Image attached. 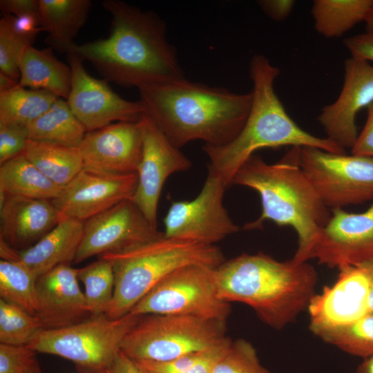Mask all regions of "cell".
<instances>
[{
    "label": "cell",
    "mask_w": 373,
    "mask_h": 373,
    "mask_svg": "<svg viewBox=\"0 0 373 373\" xmlns=\"http://www.w3.org/2000/svg\"><path fill=\"white\" fill-rule=\"evenodd\" d=\"M102 6L111 16L109 36L73 44L68 52L89 61L108 82L124 86L140 89L185 78L157 14L119 0H105Z\"/></svg>",
    "instance_id": "6da1fadb"
},
{
    "label": "cell",
    "mask_w": 373,
    "mask_h": 373,
    "mask_svg": "<svg viewBox=\"0 0 373 373\" xmlns=\"http://www.w3.org/2000/svg\"><path fill=\"white\" fill-rule=\"evenodd\" d=\"M139 92L145 114L179 149L198 140L215 146L230 142L242 128L253 99L251 91L239 94L185 78Z\"/></svg>",
    "instance_id": "7a4b0ae2"
},
{
    "label": "cell",
    "mask_w": 373,
    "mask_h": 373,
    "mask_svg": "<svg viewBox=\"0 0 373 373\" xmlns=\"http://www.w3.org/2000/svg\"><path fill=\"white\" fill-rule=\"evenodd\" d=\"M300 149L292 147L274 164L253 155L237 171L231 185L251 188L261 200L260 216L246 223L243 229H261L267 221L293 228L298 236V248L292 258L303 262L312 259L332 212L303 171Z\"/></svg>",
    "instance_id": "3957f363"
},
{
    "label": "cell",
    "mask_w": 373,
    "mask_h": 373,
    "mask_svg": "<svg viewBox=\"0 0 373 373\" xmlns=\"http://www.w3.org/2000/svg\"><path fill=\"white\" fill-rule=\"evenodd\" d=\"M317 280L308 262L279 261L262 252L242 254L215 269L219 298L247 305L265 324L278 330L307 309Z\"/></svg>",
    "instance_id": "277c9868"
},
{
    "label": "cell",
    "mask_w": 373,
    "mask_h": 373,
    "mask_svg": "<svg viewBox=\"0 0 373 373\" xmlns=\"http://www.w3.org/2000/svg\"><path fill=\"white\" fill-rule=\"evenodd\" d=\"M279 74V68L267 57L254 56L249 65L252 104L242 128L227 144H204L202 148L209 159L208 170L222 178L227 187L242 164L261 149L291 146L345 153V149L327 137L307 132L290 117L274 90V82Z\"/></svg>",
    "instance_id": "5b68a950"
},
{
    "label": "cell",
    "mask_w": 373,
    "mask_h": 373,
    "mask_svg": "<svg viewBox=\"0 0 373 373\" xmlns=\"http://www.w3.org/2000/svg\"><path fill=\"white\" fill-rule=\"evenodd\" d=\"M113 266L115 289L106 314L112 318L127 314L167 276L188 265L217 268L226 259L216 245L161 237L134 248L99 256Z\"/></svg>",
    "instance_id": "8992f818"
},
{
    "label": "cell",
    "mask_w": 373,
    "mask_h": 373,
    "mask_svg": "<svg viewBox=\"0 0 373 373\" xmlns=\"http://www.w3.org/2000/svg\"><path fill=\"white\" fill-rule=\"evenodd\" d=\"M140 316L131 312L117 318L90 316L68 327L42 329L27 346L68 359L81 373H112L122 342Z\"/></svg>",
    "instance_id": "52a82bcc"
},
{
    "label": "cell",
    "mask_w": 373,
    "mask_h": 373,
    "mask_svg": "<svg viewBox=\"0 0 373 373\" xmlns=\"http://www.w3.org/2000/svg\"><path fill=\"white\" fill-rule=\"evenodd\" d=\"M226 336V322L189 316H141L121 352L133 361H167L209 349Z\"/></svg>",
    "instance_id": "ba28073f"
},
{
    "label": "cell",
    "mask_w": 373,
    "mask_h": 373,
    "mask_svg": "<svg viewBox=\"0 0 373 373\" xmlns=\"http://www.w3.org/2000/svg\"><path fill=\"white\" fill-rule=\"evenodd\" d=\"M215 269L188 265L171 273L157 284L131 310V313L189 316L226 322L230 303L218 296Z\"/></svg>",
    "instance_id": "9c48e42d"
},
{
    "label": "cell",
    "mask_w": 373,
    "mask_h": 373,
    "mask_svg": "<svg viewBox=\"0 0 373 373\" xmlns=\"http://www.w3.org/2000/svg\"><path fill=\"white\" fill-rule=\"evenodd\" d=\"M299 164L330 210L373 201V157L302 147Z\"/></svg>",
    "instance_id": "30bf717a"
},
{
    "label": "cell",
    "mask_w": 373,
    "mask_h": 373,
    "mask_svg": "<svg viewBox=\"0 0 373 373\" xmlns=\"http://www.w3.org/2000/svg\"><path fill=\"white\" fill-rule=\"evenodd\" d=\"M227 187L208 170L203 186L191 200L174 201L164 218V236L207 245H215L239 230L223 204Z\"/></svg>",
    "instance_id": "8fae6325"
},
{
    "label": "cell",
    "mask_w": 373,
    "mask_h": 373,
    "mask_svg": "<svg viewBox=\"0 0 373 373\" xmlns=\"http://www.w3.org/2000/svg\"><path fill=\"white\" fill-rule=\"evenodd\" d=\"M68 61L72 70V84L66 101L87 132L115 122H138L145 114L140 100L124 99L111 89L106 80L92 77L76 53L68 52Z\"/></svg>",
    "instance_id": "7c38bea8"
},
{
    "label": "cell",
    "mask_w": 373,
    "mask_h": 373,
    "mask_svg": "<svg viewBox=\"0 0 373 373\" xmlns=\"http://www.w3.org/2000/svg\"><path fill=\"white\" fill-rule=\"evenodd\" d=\"M163 235L131 200H126L84 221L83 237L73 262L128 250Z\"/></svg>",
    "instance_id": "4fadbf2b"
},
{
    "label": "cell",
    "mask_w": 373,
    "mask_h": 373,
    "mask_svg": "<svg viewBox=\"0 0 373 373\" xmlns=\"http://www.w3.org/2000/svg\"><path fill=\"white\" fill-rule=\"evenodd\" d=\"M140 122L143 149L137 173V184L131 200L157 228L159 200L166 180L175 173L189 170L192 163L149 116L144 114Z\"/></svg>",
    "instance_id": "5bb4252c"
},
{
    "label": "cell",
    "mask_w": 373,
    "mask_h": 373,
    "mask_svg": "<svg viewBox=\"0 0 373 373\" xmlns=\"http://www.w3.org/2000/svg\"><path fill=\"white\" fill-rule=\"evenodd\" d=\"M312 253V259L338 269L373 260V201L361 213L331 210Z\"/></svg>",
    "instance_id": "9a60e30c"
},
{
    "label": "cell",
    "mask_w": 373,
    "mask_h": 373,
    "mask_svg": "<svg viewBox=\"0 0 373 373\" xmlns=\"http://www.w3.org/2000/svg\"><path fill=\"white\" fill-rule=\"evenodd\" d=\"M137 184V173L108 175L82 169L52 202L60 221H84L132 200Z\"/></svg>",
    "instance_id": "2e32d148"
},
{
    "label": "cell",
    "mask_w": 373,
    "mask_h": 373,
    "mask_svg": "<svg viewBox=\"0 0 373 373\" xmlns=\"http://www.w3.org/2000/svg\"><path fill=\"white\" fill-rule=\"evenodd\" d=\"M331 286L315 294L307 307L309 327L317 336L321 332L350 324L370 311V281L361 266H347Z\"/></svg>",
    "instance_id": "e0dca14e"
},
{
    "label": "cell",
    "mask_w": 373,
    "mask_h": 373,
    "mask_svg": "<svg viewBox=\"0 0 373 373\" xmlns=\"http://www.w3.org/2000/svg\"><path fill=\"white\" fill-rule=\"evenodd\" d=\"M78 147L83 169L108 175L137 173L143 149L140 122H118L87 132Z\"/></svg>",
    "instance_id": "ac0fdd59"
},
{
    "label": "cell",
    "mask_w": 373,
    "mask_h": 373,
    "mask_svg": "<svg viewBox=\"0 0 373 373\" xmlns=\"http://www.w3.org/2000/svg\"><path fill=\"white\" fill-rule=\"evenodd\" d=\"M344 82L335 102L324 106L318 120L327 138L352 149L358 137L356 115L373 103V66L351 57L345 59Z\"/></svg>",
    "instance_id": "d6986e66"
},
{
    "label": "cell",
    "mask_w": 373,
    "mask_h": 373,
    "mask_svg": "<svg viewBox=\"0 0 373 373\" xmlns=\"http://www.w3.org/2000/svg\"><path fill=\"white\" fill-rule=\"evenodd\" d=\"M37 307L35 316L43 329L68 327L90 316L77 269L61 264L40 276L37 281Z\"/></svg>",
    "instance_id": "ffe728a7"
},
{
    "label": "cell",
    "mask_w": 373,
    "mask_h": 373,
    "mask_svg": "<svg viewBox=\"0 0 373 373\" xmlns=\"http://www.w3.org/2000/svg\"><path fill=\"white\" fill-rule=\"evenodd\" d=\"M0 218V240L17 250L32 246L60 222L52 200L8 195Z\"/></svg>",
    "instance_id": "44dd1931"
},
{
    "label": "cell",
    "mask_w": 373,
    "mask_h": 373,
    "mask_svg": "<svg viewBox=\"0 0 373 373\" xmlns=\"http://www.w3.org/2000/svg\"><path fill=\"white\" fill-rule=\"evenodd\" d=\"M84 221L66 219L32 246L17 250L0 242L1 258L17 260L38 277L61 264L74 262L83 233Z\"/></svg>",
    "instance_id": "7402d4cb"
},
{
    "label": "cell",
    "mask_w": 373,
    "mask_h": 373,
    "mask_svg": "<svg viewBox=\"0 0 373 373\" xmlns=\"http://www.w3.org/2000/svg\"><path fill=\"white\" fill-rule=\"evenodd\" d=\"M19 86L35 90H44L59 98L67 99L72 84L70 65L59 60L53 48L37 49L27 47L20 59Z\"/></svg>",
    "instance_id": "603a6c76"
},
{
    "label": "cell",
    "mask_w": 373,
    "mask_h": 373,
    "mask_svg": "<svg viewBox=\"0 0 373 373\" xmlns=\"http://www.w3.org/2000/svg\"><path fill=\"white\" fill-rule=\"evenodd\" d=\"M43 31L51 47L68 52L85 23L92 6L90 0H39Z\"/></svg>",
    "instance_id": "cb8c5ba5"
},
{
    "label": "cell",
    "mask_w": 373,
    "mask_h": 373,
    "mask_svg": "<svg viewBox=\"0 0 373 373\" xmlns=\"http://www.w3.org/2000/svg\"><path fill=\"white\" fill-rule=\"evenodd\" d=\"M64 187L48 178L23 154L1 164L0 192L6 195L52 200Z\"/></svg>",
    "instance_id": "d4e9b609"
},
{
    "label": "cell",
    "mask_w": 373,
    "mask_h": 373,
    "mask_svg": "<svg viewBox=\"0 0 373 373\" xmlns=\"http://www.w3.org/2000/svg\"><path fill=\"white\" fill-rule=\"evenodd\" d=\"M23 154L48 178L62 187L84 168L78 146L28 140Z\"/></svg>",
    "instance_id": "484cf974"
},
{
    "label": "cell",
    "mask_w": 373,
    "mask_h": 373,
    "mask_svg": "<svg viewBox=\"0 0 373 373\" xmlns=\"http://www.w3.org/2000/svg\"><path fill=\"white\" fill-rule=\"evenodd\" d=\"M27 130L30 140L68 146H78L87 133L62 98L57 99Z\"/></svg>",
    "instance_id": "4316f807"
},
{
    "label": "cell",
    "mask_w": 373,
    "mask_h": 373,
    "mask_svg": "<svg viewBox=\"0 0 373 373\" xmlns=\"http://www.w3.org/2000/svg\"><path fill=\"white\" fill-rule=\"evenodd\" d=\"M372 6L373 0H315L314 27L325 37H339L364 21Z\"/></svg>",
    "instance_id": "83f0119b"
},
{
    "label": "cell",
    "mask_w": 373,
    "mask_h": 373,
    "mask_svg": "<svg viewBox=\"0 0 373 373\" xmlns=\"http://www.w3.org/2000/svg\"><path fill=\"white\" fill-rule=\"evenodd\" d=\"M59 97L44 90L19 85L0 93V123L27 127Z\"/></svg>",
    "instance_id": "f1b7e54d"
},
{
    "label": "cell",
    "mask_w": 373,
    "mask_h": 373,
    "mask_svg": "<svg viewBox=\"0 0 373 373\" xmlns=\"http://www.w3.org/2000/svg\"><path fill=\"white\" fill-rule=\"evenodd\" d=\"M38 276L17 260H0V298L35 314Z\"/></svg>",
    "instance_id": "f546056e"
},
{
    "label": "cell",
    "mask_w": 373,
    "mask_h": 373,
    "mask_svg": "<svg viewBox=\"0 0 373 373\" xmlns=\"http://www.w3.org/2000/svg\"><path fill=\"white\" fill-rule=\"evenodd\" d=\"M77 277L84 287V295L90 316L106 314L111 308L115 289L112 264L99 258L77 269Z\"/></svg>",
    "instance_id": "4dcf8cb0"
},
{
    "label": "cell",
    "mask_w": 373,
    "mask_h": 373,
    "mask_svg": "<svg viewBox=\"0 0 373 373\" xmlns=\"http://www.w3.org/2000/svg\"><path fill=\"white\" fill-rule=\"evenodd\" d=\"M231 341L227 336L209 349L171 361H133L144 373H213L216 365L228 350Z\"/></svg>",
    "instance_id": "1f68e13d"
},
{
    "label": "cell",
    "mask_w": 373,
    "mask_h": 373,
    "mask_svg": "<svg viewBox=\"0 0 373 373\" xmlns=\"http://www.w3.org/2000/svg\"><path fill=\"white\" fill-rule=\"evenodd\" d=\"M323 341L363 358L373 355V312L344 326L321 332Z\"/></svg>",
    "instance_id": "d6a6232c"
},
{
    "label": "cell",
    "mask_w": 373,
    "mask_h": 373,
    "mask_svg": "<svg viewBox=\"0 0 373 373\" xmlns=\"http://www.w3.org/2000/svg\"><path fill=\"white\" fill-rule=\"evenodd\" d=\"M42 329L35 315L0 298V343L28 345Z\"/></svg>",
    "instance_id": "836d02e7"
},
{
    "label": "cell",
    "mask_w": 373,
    "mask_h": 373,
    "mask_svg": "<svg viewBox=\"0 0 373 373\" xmlns=\"http://www.w3.org/2000/svg\"><path fill=\"white\" fill-rule=\"evenodd\" d=\"M213 373H271L260 363L253 345L244 338L232 341Z\"/></svg>",
    "instance_id": "e575fe53"
},
{
    "label": "cell",
    "mask_w": 373,
    "mask_h": 373,
    "mask_svg": "<svg viewBox=\"0 0 373 373\" xmlns=\"http://www.w3.org/2000/svg\"><path fill=\"white\" fill-rule=\"evenodd\" d=\"M32 44L15 32L6 19H0V73L19 83V64L25 49Z\"/></svg>",
    "instance_id": "d590c367"
},
{
    "label": "cell",
    "mask_w": 373,
    "mask_h": 373,
    "mask_svg": "<svg viewBox=\"0 0 373 373\" xmlns=\"http://www.w3.org/2000/svg\"><path fill=\"white\" fill-rule=\"evenodd\" d=\"M36 353L27 345L0 343V373H41Z\"/></svg>",
    "instance_id": "8d00e7d4"
},
{
    "label": "cell",
    "mask_w": 373,
    "mask_h": 373,
    "mask_svg": "<svg viewBox=\"0 0 373 373\" xmlns=\"http://www.w3.org/2000/svg\"><path fill=\"white\" fill-rule=\"evenodd\" d=\"M28 140L27 127L0 123V164L23 154Z\"/></svg>",
    "instance_id": "74e56055"
},
{
    "label": "cell",
    "mask_w": 373,
    "mask_h": 373,
    "mask_svg": "<svg viewBox=\"0 0 373 373\" xmlns=\"http://www.w3.org/2000/svg\"><path fill=\"white\" fill-rule=\"evenodd\" d=\"M344 44L352 57L373 61V34L365 32L346 38Z\"/></svg>",
    "instance_id": "f35d334b"
},
{
    "label": "cell",
    "mask_w": 373,
    "mask_h": 373,
    "mask_svg": "<svg viewBox=\"0 0 373 373\" xmlns=\"http://www.w3.org/2000/svg\"><path fill=\"white\" fill-rule=\"evenodd\" d=\"M365 126L351 149L352 154L373 157V103L367 108Z\"/></svg>",
    "instance_id": "ab89813d"
},
{
    "label": "cell",
    "mask_w": 373,
    "mask_h": 373,
    "mask_svg": "<svg viewBox=\"0 0 373 373\" xmlns=\"http://www.w3.org/2000/svg\"><path fill=\"white\" fill-rule=\"evenodd\" d=\"M0 10L3 15H31L41 19L39 0H1Z\"/></svg>",
    "instance_id": "60d3db41"
},
{
    "label": "cell",
    "mask_w": 373,
    "mask_h": 373,
    "mask_svg": "<svg viewBox=\"0 0 373 373\" xmlns=\"http://www.w3.org/2000/svg\"><path fill=\"white\" fill-rule=\"evenodd\" d=\"M258 4L264 12L276 21L285 19L291 14L295 1L291 0H262Z\"/></svg>",
    "instance_id": "b9f144b4"
},
{
    "label": "cell",
    "mask_w": 373,
    "mask_h": 373,
    "mask_svg": "<svg viewBox=\"0 0 373 373\" xmlns=\"http://www.w3.org/2000/svg\"><path fill=\"white\" fill-rule=\"evenodd\" d=\"M112 373H144L135 363L122 352L117 356Z\"/></svg>",
    "instance_id": "7bdbcfd3"
},
{
    "label": "cell",
    "mask_w": 373,
    "mask_h": 373,
    "mask_svg": "<svg viewBox=\"0 0 373 373\" xmlns=\"http://www.w3.org/2000/svg\"><path fill=\"white\" fill-rule=\"evenodd\" d=\"M366 271L370 281L368 305L370 312H373V260L360 265Z\"/></svg>",
    "instance_id": "ee69618b"
},
{
    "label": "cell",
    "mask_w": 373,
    "mask_h": 373,
    "mask_svg": "<svg viewBox=\"0 0 373 373\" xmlns=\"http://www.w3.org/2000/svg\"><path fill=\"white\" fill-rule=\"evenodd\" d=\"M19 85L18 82L0 73V93L10 90Z\"/></svg>",
    "instance_id": "f6af8a7d"
},
{
    "label": "cell",
    "mask_w": 373,
    "mask_h": 373,
    "mask_svg": "<svg viewBox=\"0 0 373 373\" xmlns=\"http://www.w3.org/2000/svg\"><path fill=\"white\" fill-rule=\"evenodd\" d=\"M356 373H373V355L363 358Z\"/></svg>",
    "instance_id": "bcb514c9"
},
{
    "label": "cell",
    "mask_w": 373,
    "mask_h": 373,
    "mask_svg": "<svg viewBox=\"0 0 373 373\" xmlns=\"http://www.w3.org/2000/svg\"><path fill=\"white\" fill-rule=\"evenodd\" d=\"M364 21L366 25V32L373 34V6L367 13Z\"/></svg>",
    "instance_id": "7dc6e473"
}]
</instances>
